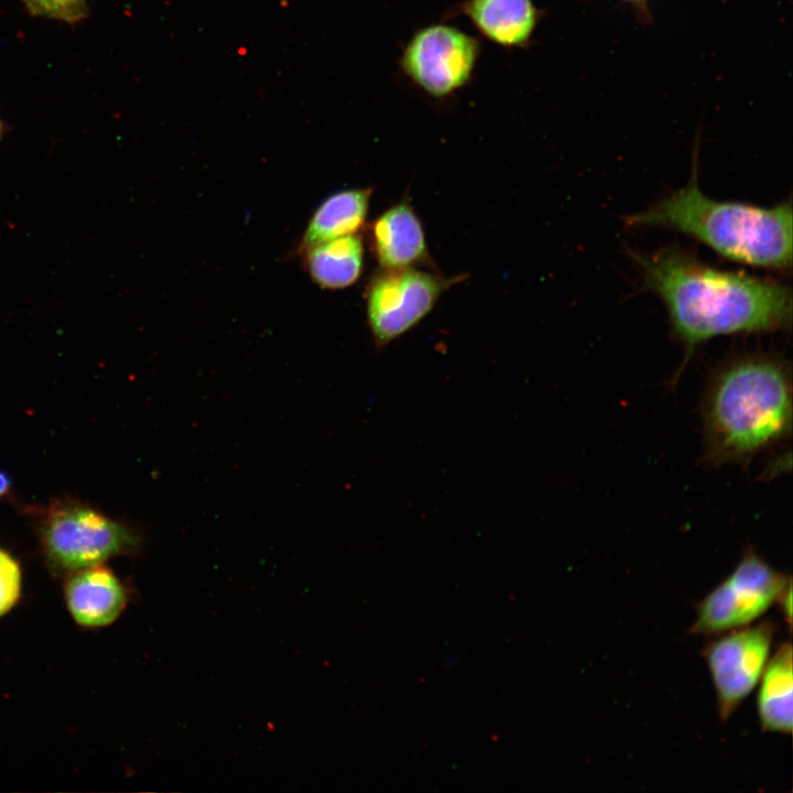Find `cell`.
<instances>
[{"mask_svg": "<svg viewBox=\"0 0 793 793\" xmlns=\"http://www.w3.org/2000/svg\"><path fill=\"white\" fill-rule=\"evenodd\" d=\"M636 258L645 287L662 300L673 334L689 350L718 336L791 325L792 292L782 282L710 267L675 246Z\"/></svg>", "mask_w": 793, "mask_h": 793, "instance_id": "1", "label": "cell"}, {"mask_svg": "<svg viewBox=\"0 0 793 793\" xmlns=\"http://www.w3.org/2000/svg\"><path fill=\"white\" fill-rule=\"evenodd\" d=\"M704 459L714 467L747 464L786 441L792 430L787 363L765 352L743 354L716 370L703 402Z\"/></svg>", "mask_w": 793, "mask_h": 793, "instance_id": "2", "label": "cell"}, {"mask_svg": "<svg viewBox=\"0 0 793 793\" xmlns=\"http://www.w3.org/2000/svg\"><path fill=\"white\" fill-rule=\"evenodd\" d=\"M792 220L790 200L761 207L709 198L699 187L694 159L685 186L626 221L632 227L678 231L730 261L787 272L792 268Z\"/></svg>", "mask_w": 793, "mask_h": 793, "instance_id": "3", "label": "cell"}, {"mask_svg": "<svg viewBox=\"0 0 793 793\" xmlns=\"http://www.w3.org/2000/svg\"><path fill=\"white\" fill-rule=\"evenodd\" d=\"M791 585L789 576L748 547L732 573L698 602L689 633L717 636L747 627Z\"/></svg>", "mask_w": 793, "mask_h": 793, "instance_id": "4", "label": "cell"}, {"mask_svg": "<svg viewBox=\"0 0 793 793\" xmlns=\"http://www.w3.org/2000/svg\"><path fill=\"white\" fill-rule=\"evenodd\" d=\"M41 541L52 571L66 575L102 564L135 546V537L127 528L76 504L50 510L41 528Z\"/></svg>", "mask_w": 793, "mask_h": 793, "instance_id": "5", "label": "cell"}, {"mask_svg": "<svg viewBox=\"0 0 793 793\" xmlns=\"http://www.w3.org/2000/svg\"><path fill=\"white\" fill-rule=\"evenodd\" d=\"M449 280L415 268L382 269L367 291V317L381 347L397 339L434 307Z\"/></svg>", "mask_w": 793, "mask_h": 793, "instance_id": "6", "label": "cell"}, {"mask_svg": "<svg viewBox=\"0 0 793 793\" xmlns=\"http://www.w3.org/2000/svg\"><path fill=\"white\" fill-rule=\"evenodd\" d=\"M775 624L762 621L731 630L703 651L715 693L718 714L728 719L752 692L770 659Z\"/></svg>", "mask_w": 793, "mask_h": 793, "instance_id": "7", "label": "cell"}, {"mask_svg": "<svg viewBox=\"0 0 793 793\" xmlns=\"http://www.w3.org/2000/svg\"><path fill=\"white\" fill-rule=\"evenodd\" d=\"M478 52V42L474 37L452 26L433 25L412 37L401 63L416 85L442 97L469 79Z\"/></svg>", "mask_w": 793, "mask_h": 793, "instance_id": "8", "label": "cell"}, {"mask_svg": "<svg viewBox=\"0 0 793 793\" xmlns=\"http://www.w3.org/2000/svg\"><path fill=\"white\" fill-rule=\"evenodd\" d=\"M64 598L70 617L78 626L87 629L111 624L128 601L122 583L102 564L68 574Z\"/></svg>", "mask_w": 793, "mask_h": 793, "instance_id": "9", "label": "cell"}, {"mask_svg": "<svg viewBox=\"0 0 793 793\" xmlns=\"http://www.w3.org/2000/svg\"><path fill=\"white\" fill-rule=\"evenodd\" d=\"M371 246L381 269L414 268L430 261L423 226L406 200L372 222Z\"/></svg>", "mask_w": 793, "mask_h": 793, "instance_id": "10", "label": "cell"}, {"mask_svg": "<svg viewBox=\"0 0 793 793\" xmlns=\"http://www.w3.org/2000/svg\"><path fill=\"white\" fill-rule=\"evenodd\" d=\"M792 647L783 643L769 659L759 680L757 711L763 731H792Z\"/></svg>", "mask_w": 793, "mask_h": 793, "instance_id": "11", "label": "cell"}, {"mask_svg": "<svg viewBox=\"0 0 793 793\" xmlns=\"http://www.w3.org/2000/svg\"><path fill=\"white\" fill-rule=\"evenodd\" d=\"M371 193V188H354L327 197L309 220L302 249L356 233L366 221Z\"/></svg>", "mask_w": 793, "mask_h": 793, "instance_id": "12", "label": "cell"}, {"mask_svg": "<svg viewBox=\"0 0 793 793\" xmlns=\"http://www.w3.org/2000/svg\"><path fill=\"white\" fill-rule=\"evenodd\" d=\"M465 12L490 40L501 45H521L536 22L531 0H469Z\"/></svg>", "mask_w": 793, "mask_h": 793, "instance_id": "13", "label": "cell"}, {"mask_svg": "<svg viewBox=\"0 0 793 793\" xmlns=\"http://www.w3.org/2000/svg\"><path fill=\"white\" fill-rule=\"evenodd\" d=\"M306 250L309 275L324 289L347 287L361 274L363 246L356 233L327 240Z\"/></svg>", "mask_w": 793, "mask_h": 793, "instance_id": "14", "label": "cell"}, {"mask_svg": "<svg viewBox=\"0 0 793 793\" xmlns=\"http://www.w3.org/2000/svg\"><path fill=\"white\" fill-rule=\"evenodd\" d=\"M22 591V572L19 563L0 548V618L19 602Z\"/></svg>", "mask_w": 793, "mask_h": 793, "instance_id": "15", "label": "cell"}, {"mask_svg": "<svg viewBox=\"0 0 793 793\" xmlns=\"http://www.w3.org/2000/svg\"><path fill=\"white\" fill-rule=\"evenodd\" d=\"M30 12L74 23L86 17V0H23Z\"/></svg>", "mask_w": 793, "mask_h": 793, "instance_id": "16", "label": "cell"}, {"mask_svg": "<svg viewBox=\"0 0 793 793\" xmlns=\"http://www.w3.org/2000/svg\"><path fill=\"white\" fill-rule=\"evenodd\" d=\"M778 602L780 604L783 615L785 619L787 620L789 627L791 626V616H792V585L789 586L784 593L779 598Z\"/></svg>", "mask_w": 793, "mask_h": 793, "instance_id": "17", "label": "cell"}, {"mask_svg": "<svg viewBox=\"0 0 793 793\" xmlns=\"http://www.w3.org/2000/svg\"><path fill=\"white\" fill-rule=\"evenodd\" d=\"M9 478L2 471H0V497L7 495L9 491Z\"/></svg>", "mask_w": 793, "mask_h": 793, "instance_id": "18", "label": "cell"}, {"mask_svg": "<svg viewBox=\"0 0 793 793\" xmlns=\"http://www.w3.org/2000/svg\"><path fill=\"white\" fill-rule=\"evenodd\" d=\"M630 1H642V0H630Z\"/></svg>", "mask_w": 793, "mask_h": 793, "instance_id": "19", "label": "cell"}, {"mask_svg": "<svg viewBox=\"0 0 793 793\" xmlns=\"http://www.w3.org/2000/svg\"><path fill=\"white\" fill-rule=\"evenodd\" d=\"M0 132H1V124H0Z\"/></svg>", "mask_w": 793, "mask_h": 793, "instance_id": "20", "label": "cell"}]
</instances>
